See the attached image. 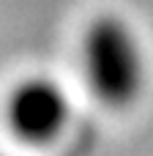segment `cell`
<instances>
[{"instance_id": "1", "label": "cell", "mask_w": 153, "mask_h": 156, "mask_svg": "<svg viewBox=\"0 0 153 156\" xmlns=\"http://www.w3.org/2000/svg\"><path fill=\"white\" fill-rule=\"evenodd\" d=\"M79 66L96 101L110 110L131 107L145 88V52L137 30L120 14H96L82 30Z\"/></svg>"}, {"instance_id": "2", "label": "cell", "mask_w": 153, "mask_h": 156, "mask_svg": "<svg viewBox=\"0 0 153 156\" xmlns=\"http://www.w3.org/2000/svg\"><path fill=\"white\" fill-rule=\"evenodd\" d=\"M71 118V101L66 88L47 77L30 74L11 85L3 99V121L19 143L47 145L63 134Z\"/></svg>"}]
</instances>
